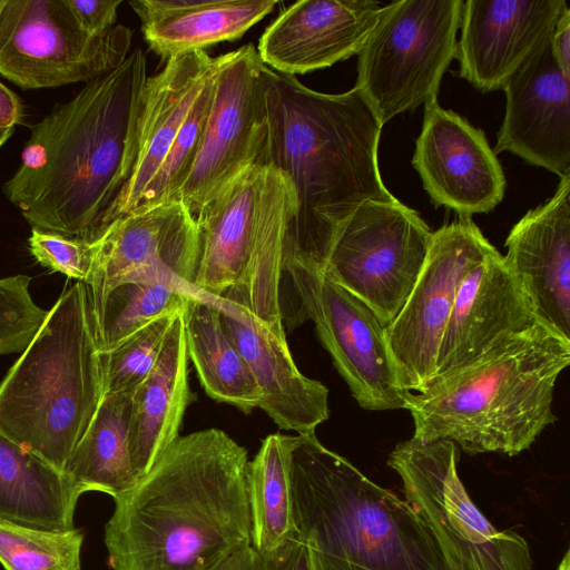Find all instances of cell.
<instances>
[{"instance_id":"cell-40","label":"cell","mask_w":570,"mask_h":570,"mask_svg":"<svg viewBox=\"0 0 570 570\" xmlns=\"http://www.w3.org/2000/svg\"><path fill=\"white\" fill-rule=\"evenodd\" d=\"M4 3H6V0H0V12H1V10H2V8H3Z\"/></svg>"},{"instance_id":"cell-38","label":"cell","mask_w":570,"mask_h":570,"mask_svg":"<svg viewBox=\"0 0 570 570\" xmlns=\"http://www.w3.org/2000/svg\"><path fill=\"white\" fill-rule=\"evenodd\" d=\"M551 49L557 65L570 78V9L568 4L554 24L551 35Z\"/></svg>"},{"instance_id":"cell-37","label":"cell","mask_w":570,"mask_h":570,"mask_svg":"<svg viewBox=\"0 0 570 570\" xmlns=\"http://www.w3.org/2000/svg\"><path fill=\"white\" fill-rule=\"evenodd\" d=\"M78 27L91 37L107 33L117 23L121 0H65Z\"/></svg>"},{"instance_id":"cell-11","label":"cell","mask_w":570,"mask_h":570,"mask_svg":"<svg viewBox=\"0 0 570 570\" xmlns=\"http://www.w3.org/2000/svg\"><path fill=\"white\" fill-rule=\"evenodd\" d=\"M132 32L116 24L91 37L65 0H6L0 12V73L23 90L88 82L130 53Z\"/></svg>"},{"instance_id":"cell-32","label":"cell","mask_w":570,"mask_h":570,"mask_svg":"<svg viewBox=\"0 0 570 570\" xmlns=\"http://www.w3.org/2000/svg\"><path fill=\"white\" fill-rule=\"evenodd\" d=\"M215 71L198 94L160 169L142 193L132 213L178 200L179 190L191 169L198 150L212 100Z\"/></svg>"},{"instance_id":"cell-23","label":"cell","mask_w":570,"mask_h":570,"mask_svg":"<svg viewBox=\"0 0 570 570\" xmlns=\"http://www.w3.org/2000/svg\"><path fill=\"white\" fill-rule=\"evenodd\" d=\"M216 66L217 57L196 50L167 59L161 71L148 77L142 95L137 163L118 218L136 208Z\"/></svg>"},{"instance_id":"cell-4","label":"cell","mask_w":570,"mask_h":570,"mask_svg":"<svg viewBox=\"0 0 570 570\" xmlns=\"http://www.w3.org/2000/svg\"><path fill=\"white\" fill-rule=\"evenodd\" d=\"M570 363V341L541 323L470 364L407 392L413 436L446 439L465 453L514 456L554 423L556 382Z\"/></svg>"},{"instance_id":"cell-8","label":"cell","mask_w":570,"mask_h":570,"mask_svg":"<svg viewBox=\"0 0 570 570\" xmlns=\"http://www.w3.org/2000/svg\"><path fill=\"white\" fill-rule=\"evenodd\" d=\"M460 449L446 439L410 438L395 445L387 465L404 499L441 543L452 570H532L527 540L497 529L470 498L458 473Z\"/></svg>"},{"instance_id":"cell-17","label":"cell","mask_w":570,"mask_h":570,"mask_svg":"<svg viewBox=\"0 0 570 570\" xmlns=\"http://www.w3.org/2000/svg\"><path fill=\"white\" fill-rule=\"evenodd\" d=\"M502 90L505 112L494 154L509 151L560 179L570 176V78L553 58L551 36Z\"/></svg>"},{"instance_id":"cell-12","label":"cell","mask_w":570,"mask_h":570,"mask_svg":"<svg viewBox=\"0 0 570 570\" xmlns=\"http://www.w3.org/2000/svg\"><path fill=\"white\" fill-rule=\"evenodd\" d=\"M264 70L250 43L218 56L198 150L178 194L194 219L226 185L258 164L267 137Z\"/></svg>"},{"instance_id":"cell-25","label":"cell","mask_w":570,"mask_h":570,"mask_svg":"<svg viewBox=\"0 0 570 570\" xmlns=\"http://www.w3.org/2000/svg\"><path fill=\"white\" fill-rule=\"evenodd\" d=\"M276 0H135L149 48L161 58L239 39L269 14Z\"/></svg>"},{"instance_id":"cell-18","label":"cell","mask_w":570,"mask_h":570,"mask_svg":"<svg viewBox=\"0 0 570 570\" xmlns=\"http://www.w3.org/2000/svg\"><path fill=\"white\" fill-rule=\"evenodd\" d=\"M566 0L463 1L459 76L481 92L502 90L552 33Z\"/></svg>"},{"instance_id":"cell-36","label":"cell","mask_w":570,"mask_h":570,"mask_svg":"<svg viewBox=\"0 0 570 570\" xmlns=\"http://www.w3.org/2000/svg\"><path fill=\"white\" fill-rule=\"evenodd\" d=\"M220 570H316L309 548L297 531L278 548L259 552L252 546L234 554Z\"/></svg>"},{"instance_id":"cell-21","label":"cell","mask_w":570,"mask_h":570,"mask_svg":"<svg viewBox=\"0 0 570 570\" xmlns=\"http://www.w3.org/2000/svg\"><path fill=\"white\" fill-rule=\"evenodd\" d=\"M504 262L539 323L570 341V176L511 228Z\"/></svg>"},{"instance_id":"cell-2","label":"cell","mask_w":570,"mask_h":570,"mask_svg":"<svg viewBox=\"0 0 570 570\" xmlns=\"http://www.w3.org/2000/svg\"><path fill=\"white\" fill-rule=\"evenodd\" d=\"M247 450L223 430L178 436L105 525L112 570H220L250 546Z\"/></svg>"},{"instance_id":"cell-1","label":"cell","mask_w":570,"mask_h":570,"mask_svg":"<svg viewBox=\"0 0 570 570\" xmlns=\"http://www.w3.org/2000/svg\"><path fill=\"white\" fill-rule=\"evenodd\" d=\"M147 79L146 55L135 49L30 127L2 189L31 228L96 243L118 219L137 163Z\"/></svg>"},{"instance_id":"cell-22","label":"cell","mask_w":570,"mask_h":570,"mask_svg":"<svg viewBox=\"0 0 570 570\" xmlns=\"http://www.w3.org/2000/svg\"><path fill=\"white\" fill-rule=\"evenodd\" d=\"M223 325L250 368L261 391L258 407L283 430L315 434L330 416L328 389L296 366L288 343L281 341L249 313L210 298Z\"/></svg>"},{"instance_id":"cell-33","label":"cell","mask_w":570,"mask_h":570,"mask_svg":"<svg viewBox=\"0 0 570 570\" xmlns=\"http://www.w3.org/2000/svg\"><path fill=\"white\" fill-rule=\"evenodd\" d=\"M178 314L158 318L112 350L100 353L104 395L132 393L148 376Z\"/></svg>"},{"instance_id":"cell-7","label":"cell","mask_w":570,"mask_h":570,"mask_svg":"<svg viewBox=\"0 0 570 570\" xmlns=\"http://www.w3.org/2000/svg\"><path fill=\"white\" fill-rule=\"evenodd\" d=\"M462 0H400L384 4L357 52L355 87L384 126L438 100L456 55Z\"/></svg>"},{"instance_id":"cell-30","label":"cell","mask_w":570,"mask_h":570,"mask_svg":"<svg viewBox=\"0 0 570 570\" xmlns=\"http://www.w3.org/2000/svg\"><path fill=\"white\" fill-rule=\"evenodd\" d=\"M188 294L191 293L165 282L131 281L116 285L94 316L99 352L112 350L158 318L180 313Z\"/></svg>"},{"instance_id":"cell-28","label":"cell","mask_w":570,"mask_h":570,"mask_svg":"<svg viewBox=\"0 0 570 570\" xmlns=\"http://www.w3.org/2000/svg\"><path fill=\"white\" fill-rule=\"evenodd\" d=\"M131 395H104L94 420L75 448L65 474L80 495L96 491L116 499L138 482L128 445Z\"/></svg>"},{"instance_id":"cell-3","label":"cell","mask_w":570,"mask_h":570,"mask_svg":"<svg viewBox=\"0 0 570 570\" xmlns=\"http://www.w3.org/2000/svg\"><path fill=\"white\" fill-rule=\"evenodd\" d=\"M267 137L258 164L292 181L296 207L284 250L323 267L344 222L366 200H392L377 161L383 125L354 86L343 94L307 88L265 65Z\"/></svg>"},{"instance_id":"cell-24","label":"cell","mask_w":570,"mask_h":570,"mask_svg":"<svg viewBox=\"0 0 570 570\" xmlns=\"http://www.w3.org/2000/svg\"><path fill=\"white\" fill-rule=\"evenodd\" d=\"M181 312L175 317L156 364L131 395L128 445L139 480L179 436L191 394Z\"/></svg>"},{"instance_id":"cell-29","label":"cell","mask_w":570,"mask_h":570,"mask_svg":"<svg viewBox=\"0 0 570 570\" xmlns=\"http://www.w3.org/2000/svg\"><path fill=\"white\" fill-rule=\"evenodd\" d=\"M296 435L269 434L247 466L250 546L268 552L294 535L292 452Z\"/></svg>"},{"instance_id":"cell-6","label":"cell","mask_w":570,"mask_h":570,"mask_svg":"<svg viewBox=\"0 0 570 570\" xmlns=\"http://www.w3.org/2000/svg\"><path fill=\"white\" fill-rule=\"evenodd\" d=\"M104 397L88 287L53 304L0 384V432L65 473Z\"/></svg>"},{"instance_id":"cell-20","label":"cell","mask_w":570,"mask_h":570,"mask_svg":"<svg viewBox=\"0 0 570 570\" xmlns=\"http://www.w3.org/2000/svg\"><path fill=\"white\" fill-rule=\"evenodd\" d=\"M383 7L373 0L297 1L265 29L257 55L289 76L331 67L357 55Z\"/></svg>"},{"instance_id":"cell-35","label":"cell","mask_w":570,"mask_h":570,"mask_svg":"<svg viewBox=\"0 0 570 570\" xmlns=\"http://www.w3.org/2000/svg\"><path fill=\"white\" fill-rule=\"evenodd\" d=\"M29 250L42 266L88 284L97 256V244L31 228Z\"/></svg>"},{"instance_id":"cell-5","label":"cell","mask_w":570,"mask_h":570,"mask_svg":"<svg viewBox=\"0 0 570 570\" xmlns=\"http://www.w3.org/2000/svg\"><path fill=\"white\" fill-rule=\"evenodd\" d=\"M291 476L294 523L316 570H452L422 515L316 434L296 435Z\"/></svg>"},{"instance_id":"cell-9","label":"cell","mask_w":570,"mask_h":570,"mask_svg":"<svg viewBox=\"0 0 570 570\" xmlns=\"http://www.w3.org/2000/svg\"><path fill=\"white\" fill-rule=\"evenodd\" d=\"M296 296L299 315L317 336L358 405L368 411L403 409L405 392L386 338V325L357 296L317 265L283 252V276Z\"/></svg>"},{"instance_id":"cell-31","label":"cell","mask_w":570,"mask_h":570,"mask_svg":"<svg viewBox=\"0 0 570 570\" xmlns=\"http://www.w3.org/2000/svg\"><path fill=\"white\" fill-rule=\"evenodd\" d=\"M83 532L51 531L0 521L4 570H81Z\"/></svg>"},{"instance_id":"cell-39","label":"cell","mask_w":570,"mask_h":570,"mask_svg":"<svg viewBox=\"0 0 570 570\" xmlns=\"http://www.w3.org/2000/svg\"><path fill=\"white\" fill-rule=\"evenodd\" d=\"M23 117V106L19 96L0 81V131L14 130Z\"/></svg>"},{"instance_id":"cell-19","label":"cell","mask_w":570,"mask_h":570,"mask_svg":"<svg viewBox=\"0 0 570 570\" xmlns=\"http://www.w3.org/2000/svg\"><path fill=\"white\" fill-rule=\"evenodd\" d=\"M538 323L528 296L494 248L459 286L432 380L470 364Z\"/></svg>"},{"instance_id":"cell-27","label":"cell","mask_w":570,"mask_h":570,"mask_svg":"<svg viewBox=\"0 0 570 570\" xmlns=\"http://www.w3.org/2000/svg\"><path fill=\"white\" fill-rule=\"evenodd\" d=\"M181 320L187 356L207 395L246 414L258 407L259 387L225 330L214 302L203 295L188 294Z\"/></svg>"},{"instance_id":"cell-16","label":"cell","mask_w":570,"mask_h":570,"mask_svg":"<svg viewBox=\"0 0 570 570\" xmlns=\"http://www.w3.org/2000/svg\"><path fill=\"white\" fill-rule=\"evenodd\" d=\"M272 171L267 164L248 167L195 217L197 294L240 306Z\"/></svg>"},{"instance_id":"cell-13","label":"cell","mask_w":570,"mask_h":570,"mask_svg":"<svg viewBox=\"0 0 570 570\" xmlns=\"http://www.w3.org/2000/svg\"><path fill=\"white\" fill-rule=\"evenodd\" d=\"M495 247L470 216L432 232L421 273L402 308L386 325V338L405 392L432 380L436 356L459 286Z\"/></svg>"},{"instance_id":"cell-34","label":"cell","mask_w":570,"mask_h":570,"mask_svg":"<svg viewBox=\"0 0 570 570\" xmlns=\"http://www.w3.org/2000/svg\"><path fill=\"white\" fill-rule=\"evenodd\" d=\"M30 279L27 275L0 278V355L23 352L48 314L33 302Z\"/></svg>"},{"instance_id":"cell-10","label":"cell","mask_w":570,"mask_h":570,"mask_svg":"<svg viewBox=\"0 0 570 570\" xmlns=\"http://www.w3.org/2000/svg\"><path fill=\"white\" fill-rule=\"evenodd\" d=\"M432 230L399 199L360 205L337 230L323 267L389 325L424 265Z\"/></svg>"},{"instance_id":"cell-26","label":"cell","mask_w":570,"mask_h":570,"mask_svg":"<svg viewBox=\"0 0 570 570\" xmlns=\"http://www.w3.org/2000/svg\"><path fill=\"white\" fill-rule=\"evenodd\" d=\"M79 497L65 473L0 432V521L70 530Z\"/></svg>"},{"instance_id":"cell-15","label":"cell","mask_w":570,"mask_h":570,"mask_svg":"<svg viewBox=\"0 0 570 570\" xmlns=\"http://www.w3.org/2000/svg\"><path fill=\"white\" fill-rule=\"evenodd\" d=\"M412 165L434 205L459 216L489 213L503 199L505 177L483 130L438 100L424 105Z\"/></svg>"},{"instance_id":"cell-14","label":"cell","mask_w":570,"mask_h":570,"mask_svg":"<svg viewBox=\"0 0 570 570\" xmlns=\"http://www.w3.org/2000/svg\"><path fill=\"white\" fill-rule=\"evenodd\" d=\"M96 244L95 269L86 284L94 316L108 292L124 282H165L197 294L191 286L197 226L180 200L118 218Z\"/></svg>"}]
</instances>
